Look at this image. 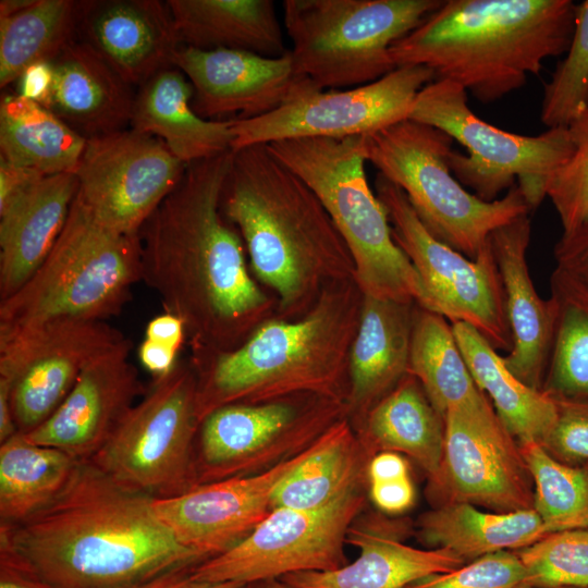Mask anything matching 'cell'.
Returning a JSON list of instances; mask_svg holds the SVG:
<instances>
[{"instance_id": "6da1fadb", "label": "cell", "mask_w": 588, "mask_h": 588, "mask_svg": "<svg viewBox=\"0 0 588 588\" xmlns=\"http://www.w3.org/2000/svg\"><path fill=\"white\" fill-rule=\"evenodd\" d=\"M233 151L187 164L139 231L142 281L184 323L193 350L229 351L273 302L252 278L244 243L222 212Z\"/></svg>"}, {"instance_id": "7a4b0ae2", "label": "cell", "mask_w": 588, "mask_h": 588, "mask_svg": "<svg viewBox=\"0 0 588 588\" xmlns=\"http://www.w3.org/2000/svg\"><path fill=\"white\" fill-rule=\"evenodd\" d=\"M0 552L52 588H137L207 560L175 538L152 498L120 487L89 462H79L44 510L0 524Z\"/></svg>"}, {"instance_id": "3957f363", "label": "cell", "mask_w": 588, "mask_h": 588, "mask_svg": "<svg viewBox=\"0 0 588 588\" xmlns=\"http://www.w3.org/2000/svg\"><path fill=\"white\" fill-rule=\"evenodd\" d=\"M222 212L255 277L277 293L280 318L304 316L328 285L354 279L352 256L322 204L267 145L233 151Z\"/></svg>"}, {"instance_id": "277c9868", "label": "cell", "mask_w": 588, "mask_h": 588, "mask_svg": "<svg viewBox=\"0 0 588 588\" xmlns=\"http://www.w3.org/2000/svg\"><path fill=\"white\" fill-rule=\"evenodd\" d=\"M363 293L354 279L328 285L297 319H268L229 351L193 350L199 422L229 404L310 394L346 403L350 352Z\"/></svg>"}, {"instance_id": "5b68a950", "label": "cell", "mask_w": 588, "mask_h": 588, "mask_svg": "<svg viewBox=\"0 0 588 588\" xmlns=\"http://www.w3.org/2000/svg\"><path fill=\"white\" fill-rule=\"evenodd\" d=\"M575 11L571 0H446L390 53L396 68L427 66L491 103L566 52Z\"/></svg>"}, {"instance_id": "8992f818", "label": "cell", "mask_w": 588, "mask_h": 588, "mask_svg": "<svg viewBox=\"0 0 588 588\" xmlns=\"http://www.w3.org/2000/svg\"><path fill=\"white\" fill-rule=\"evenodd\" d=\"M267 147L322 204L348 248L362 293L428 309L418 273L368 184L363 136L293 138Z\"/></svg>"}, {"instance_id": "52a82bcc", "label": "cell", "mask_w": 588, "mask_h": 588, "mask_svg": "<svg viewBox=\"0 0 588 588\" xmlns=\"http://www.w3.org/2000/svg\"><path fill=\"white\" fill-rule=\"evenodd\" d=\"M138 281L139 235L102 225L75 198L45 261L0 301V340L58 321H106L122 310Z\"/></svg>"}, {"instance_id": "ba28073f", "label": "cell", "mask_w": 588, "mask_h": 588, "mask_svg": "<svg viewBox=\"0 0 588 588\" xmlns=\"http://www.w3.org/2000/svg\"><path fill=\"white\" fill-rule=\"evenodd\" d=\"M363 140L366 160L405 193L425 228L471 260L494 230L530 212L517 183L493 201L467 192L449 166L453 139L439 128L406 119Z\"/></svg>"}, {"instance_id": "9c48e42d", "label": "cell", "mask_w": 588, "mask_h": 588, "mask_svg": "<svg viewBox=\"0 0 588 588\" xmlns=\"http://www.w3.org/2000/svg\"><path fill=\"white\" fill-rule=\"evenodd\" d=\"M442 0H285L296 72L320 88L362 86L396 66L391 46Z\"/></svg>"}, {"instance_id": "30bf717a", "label": "cell", "mask_w": 588, "mask_h": 588, "mask_svg": "<svg viewBox=\"0 0 588 588\" xmlns=\"http://www.w3.org/2000/svg\"><path fill=\"white\" fill-rule=\"evenodd\" d=\"M408 119L439 128L466 147L467 156L450 152L449 166L455 179L471 187L477 197L493 201L517 179L530 210L540 205L548 180L573 148L567 127L527 136L485 122L468 107L464 87L448 79H434L422 87Z\"/></svg>"}, {"instance_id": "8fae6325", "label": "cell", "mask_w": 588, "mask_h": 588, "mask_svg": "<svg viewBox=\"0 0 588 588\" xmlns=\"http://www.w3.org/2000/svg\"><path fill=\"white\" fill-rule=\"evenodd\" d=\"M199 425L193 365L177 362L154 379L88 462L126 490L152 499L177 497L196 486Z\"/></svg>"}, {"instance_id": "7c38bea8", "label": "cell", "mask_w": 588, "mask_h": 588, "mask_svg": "<svg viewBox=\"0 0 588 588\" xmlns=\"http://www.w3.org/2000/svg\"><path fill=\"white\" fill-rule=\"evenodd\" d=\"M376 195L394 242L408 257L428 297V309L474 327L495 350L511 351L502 279L491 244L471 260L438 241L421 223L405 193L380 173Z\"/></svg>"}, {"instance_id": "4fadbf2b", "label": "cell", "mask_w": 588, "mask_h": 588, "mask_svg": "<svg viewBox=\"0 0 588 588\" xmlns=\"http://www.w3.org/2000/svg\"><path fill=\"white\" fill-rule=\"evenodd\" d=\"M434 79L433 71L424 65L397 66L372 83L346 90H326L301 76L275 110L234 119L231 149L293 138L368 135L408 119L418 93Z\"/></svg>"}, {"instance_id": "5bb4252c", "label": "cell", "mask_w": 588, "mask_h": 588, "mask_svg": "<svg viewBox=\"0 0 588 588\" xmlns=\"http://www.w3.org/2000/svg\"><path fill=\"white\" fill-rule=\"evenodd\" d=\"M364 504L356 489L319 509H274L236 546L195 566L192 576L249 585L339 568L347 564L344 546Z\"/></svg>"}, {"instance_id": "9a60e30c", "label": "cell", "mask_w": 588, "mask_h": 588, "mask_svg": "<svg viewBox=\"0 0 588 588\" xmlns=\"http://www.w3.org/2000/svg\"><path fill=\"white\" fill-rule=\"evenodd\" d=\"M345 412L346 403L327 399L306 411L286 400L219 407L199 425L196 486L264 471L306 449Z\"/></svg>"}, {"instance_id": "2e32d148", "label": "cell", "mask_w": 588, "mask_h": 588, "mask_svg": "<svg viewBox=\"0 0 588 588\" xmlns=\"http://www.w3.org/2000/svg\"><path fill=\"white\" fill-rule=\"evenodd\" d=\"M186 167L161 139L132 128L87 138L75 198L102 225L139 234Z\"/></svg>"}, {"instance_id": "e0dca14e", "label": "cell", "mask_w": 588, "mask_h": 588, "mask_svg": "<svg viewBox=\"0 0 588 588\" xmlns=\"http://www.w3.org/2000/svg\"><path fill=\"white\" fill-rule=\"evenodd\" d=\"M126 338L107 321L68 320L0 340V381L20 433L45 422L85 366Z\"/></svg>"}, {"instance_id": "ac0fdd59", "label": "cell", "mask_w": 588, "mask_h": 588, "mask_svg": "<svg viewBox=\"0 0 588 588\" xmlns=\"http://www.w3.org/2000/svg\"><path fill=\"white\" fill-rule=\"evenodd\" d=\"M530 477L520 448L489 401L445 413L443 457L432 479L445 503L465 502L499 513L534 509Z\"/></svg>"}, {"instance_id": "d6986e66", "label": "cell", "mask_w": 588, "mask_h": 588, "mask_svg": "<svg viewBox=\"0 0 588 588\" xmlns=\"http://www.w3.org/2000/svg\"><path fill=\"white\" fill-rule=\"evenodd\" d=\"M314 442L264 471L198 485L173 498L154 499V507L182 544L207 559L219 555L267 517L275 490L310 455Z\"/></svg>"}, {"instance_id": "ffe728a7", "label": "cell", "mask_w": 588, "mask_h": 588, "mask_svg": "<svg viewBox=\"0 0 588 588\" xmlns=\"http://www.w3.org/2000/svg\"><path fill=\"white\" fill-rule=\"evenodd\" d=\"M131 350L126 338L91 359L57 411L25 438L88 462L147 390Z\"/></svg>"}, {"instance_id": "44dd1931", "label": "cell", "mask_w": 588, "mask_h": 588, "mask_svg": "<svg viewBox=\"0 0 588 588\" xmlns=\"http://www.w3.org/2000/svg\"><path fill=\"white\" fill-rule=\"evenodd\" d=\"M172 65L193 86L192 107L203 119H252L275 110L301 77L289 50L278 58L235 49L181 46ZM229 120H231L229 118Z\"/></svg>"}, {"instance_id": "7402d4cb", "label": "cell", "mask_w": 588, "mask_h": 588, "mask_svg": "<svg viewBox=\"0 0 588 588\" xmlns=\"http://www.w3.org/2000/svg\"><path fill=\"white\" fill-rule=\"evenodd\" d=\"M77 36L139 87L172 68L181 47L168 4L159 0H84Z\"/></svg>"}, {"instance_id": "603a6c76", "label": "cell", "mask_w": 588, "mask_h": 588, "mask_svg": "<svg viewBox=\"0 0 588 588\" xmlns=\"http://www.w3.org/2000/svg\"><path fill=\"white\" fill-rule=\"evenodd\" d=\"M529 213L522 215L490 235L502 279L513 345L504 363L524 383L540 389L549 362L556 305L542 299L529 274L526 253L530 242Z\"/></svg>"}, {"instance_id": "cb8c5ba5", "label": "cell", "mask_w": 588, "mask_h": 588, "mask_svg": "<svg viewBox=\"0 0 588 588\" xmlns=\"http://www.w3.org/2000/svg\"><path fill=\"white\" fill-rule=\"evenodd\" d=\"M77 189L74 173L47 175L0 210V301L17 292L45 261Z\"/></svg>"}, {"instance_id": "d4e9b609", "label": "cell", "mask_w": 588, "mask_h": 588, "mask_svg": "<svg viewBox=\"0 0 588 588\" xmlns=\"http://www.w3.org/2000/svg\"><path fill=\"white\" fill-rule=\"evenodd\" d=\"M49 107L86 138L125 130L135 96L131 86L87 44L75 39L52 61Z\"/></svg>"}, {"instance_id": "484cf974", "label": "cell", "mask_w": 588, "mask_h": 588, "mask_svg": "<svg viewBox=\"0 0 588 588\" xmlns=\"http://www.w3.org/2000/svg\"><path fill=\"white\" fill-rule=\"evenodd\" d=\"M347 542L357 547V559L339 568L302 572L280 579L294 588H407L426 577L461 567L464 560L446 548L416 549L383 528L351 526Z\"/></svg>"}, {"instance_id": "4316f807", "label": "cell", "mask_w": 588, "mask_h": 588, "mask_svg": "<svg viewBox=\"0 0 588 588\" xmlns=\"http://www.w3.org/2000/svg\"><path fill=\"white\" fill-rule=\"evenodd\" d=\"M416 305L363 294L350 352L347 412L364 419L408 373Z\"/></svg>"}, {"instance_id": "83f0119b", "label": "cell", "mask_w": 588, "mask_h": 588, "mask_svg": "<svg viewBox=\"0 0 588 588\" xmlns=\"http://www.w3.org/2000/svg\"><path fill=\"white\" fill-rule=\"evenodd\" d=\"M193 86L172 66L160 71L139 87L131 128L161 139L185 164L232 150V120L200 118L192 107Z\"/></svg>"}, {"instance_id": "f1b7e54d", "label": "cell", "mask_w": 588, "mask_h": 588, "mask_svg": "<svg viewBox=\"0 0 588 588\" xmlns=\"http://www.w3.org/2000/svg\"><path fill=\"white\" fill-rule=\"evenodd\" d=\"M181 46L285 54L271 0H167Z\"/></svg>"}, {"instance_id": "f546056e", "label": "cell", "mask_w": 588, "mask_h": 588, "mask_svg": "<svg viewBox=\"0 0 588 588\" xmlns=\"http://www.w3.org/2000/svg\"><path fill=\"white\" fill-rule=\"evenodd\" d=\"M452 329L476 384L492 400L505 429L519 445H542L558 416L555 400L519 380L474 327L457 321Z\"/></svg>"}, {"instance_id": "4dcf8cb0", "label": "cell", "mask_w": 588, "mask_h": 588, "mask_svg": "<svg viewBox=\"0 0 588 588\" xmlns=\"http://www.w3.org/2000/svg\"><path fill=\"white\" fill-rule=\"evenodd\" d=\"M364 448L402 452L432 479L439 474L444 445V417L428 400L419 381L407 373L363 419Z\"/></svg>"}, {"instance_id": "1f68e13d", "label": "cell", "mask_w": 588, "mask_h": 588, "mask_svg": "<svg viewBox=\"0 0 588 588\" xmlns=\"http://www.w3.org/2000/svg\"><path fill=\"white\" fill-rule=\"evenodd\" d=\"M367 455L348 420H336L315 440L310 455L278 487L271 509H319L360 489L367 475Z\"/></svg>"}, {"instance_id": "d6a6232c", "label": "cell", "mask_w": 588, "mask_h": 588, "mask_svg": "<svg viewBox=\"0 0 588 588\" xmlns=\"http://www.w3.org/2000/svg\"><path fill=\"white\" fill-rule=\"evenodd\" d=\"M419 527L428 544L446 548L464 561L523 549L548 534L534 509L487 513L465 502L441 504L422 515Z\"/></svg>"}, {"instance_id": "836d02e7", "label": "cell", "mask_w": 588, "mask_h": 588, "mask_svg": "<svg viewBox=\"0 0 588 588\" xmlns=\"http://www.w3.org/2000/svg\"><path fill=\"white\" fill-rule=\"evenodd\" d=\"M87 138L51 110L17 94L0 101V158L47 176L74 173Z\"/></svg>"}, {"instance_id": "e575fe53", "label": "cell", "mask_w": 588, "mask_h": 588, "mask_svg": "<svg viewBox=\"0 0 588 588\" xmlns=\"http://www.w3.org/2000/svg\"><path fill=\"white\" fill-rule=\"evenodd\" d=\"M408 373L421 384L436 411L477 406L488 401L476 384L443 316L416 305L413 316Z\"/></svg>"}, {"instance_id": "d590c367", "label": "cell", "mask_w": 588, "mask_h": 588, "mask_svg": "<svg viewBox=\"0 0 588 588\" xmlns=\"http://www.w3.org/2000/svg\"><path fill=\"white\" fill-rule=\"evenodd\" d=\"M79 461L17 432L0 443V524L21 523L54 501Z\"/></svg>"}, {"instance_id": "8d00e7d4", "label": "cell", "mask_w": 588, "mask_h": 588, "mask_svg": "<svg viewBox=\"0 0 588 588\" xmlns=\"http://www.w3.org/2000/svg\"><path fill=\"white\" fill-rule=\"evenodd\" d=\"M84 0H36L28 9L0 19V87L30 64L52 62L76 39Z\"/></svg>"}, {"instance_id": "74e56055", "label": "cell", "mask_w": 588, "mask_h": 588, "mask_svg": "<svg viewBox=\"0 0 588 588\" xmlns=\"http://www.w3.org/2000/svg\"><path fill=\"white\" fill-rule=\"evenodd\" d=\"M551 297L556 317L541 390L556 401H588V290L555 268Z\"/></svg>"}, {"instance_id": "f35d334b", "label": "cell", "mask_w": 588, "mask_h": 588, "mask_svg": "<svg viewBox=\"0 0 588 588\" xmlns=\"http://www.w3.org/2000/svg\"><path fill=\"white\" fill-rule=\"evenodd\" d=\"M534 490V510L547 532L588 528V467L556 461L543 445H519Z\"/></svg>"}, {"instance_id": "ab89813d", "label": "cell", "mask_w": 588, "mask_h": 588, "mask_svg": "<svg viewBox=\"0 0 588 588\" xmlns=\"http://www.w3.org/2000/svg\"><path fill=\"white\" fill-rule=\"evenodd\" d=\"M565 53L544 84L540 120L548 128L567 127L588 110V0L576 4Z\"/></svg>"}, {"instance_id": "60d3db41", "label": "cell", "mask_w": 588, "mask_h": 588, "mask_svg": "<svg viewBox=\"0 0 588 588\" xmlns=\"http://www.w3.org/2000/svg\"><path fill=\"white\" fill-rule=\"evenodd\" d=\"M517 555L532 588H588V528L549 532Z\"/></svg>"}, {"instance_id": "b9f144b4", "label": "cell", "mask_w": 588, "mask_h": 588, "mask_svg": "<svg viewBox=\"0 0 588 588\" xmlns=\"http://www.w3.org/2000/svg\"><path fill=\"white\" fill-rule=\"evenodd\" d=\"M567 128L572 152L546 185V196L560 216L563 234L588 224V110Z\"/></svg>"}, {"instance_id": "7bdbcfd3", "label": "cell", "mask_w": 588, "mask_h": 588, "mask_svg": "<svg viewBox=\"0 0 588 588\" xmlns=\"http://www.w3.org/2000/svg\"><path fill=\"white\" fill-rule=\"evenodd\" d=\"M526 581L527 572L519 556L499 551L449 573L420 579L407 588H517Z\"/></svg>"}, {"instance_id": "ee69618b", "label": "cell", "mask_w": 588, "mask_h": 588, "mask_svg": "<svg viewBox=\"0 0 588 588\" xmlns=\"http://www.w3.org/2000/svg\"><path fill=\"white\" fill-rule=\"evenodd\" d=\"M558 416L543 442L563 460L588 463V401H556Z\"/></svg>"}, {"instance_id": "f6af8a7d", "label": "cell", "mask_w": 588, "mask_h": 588, "mask_svg": "<svg viewBox=\"0 0 588 588\" xmlns=\"http://www.w3.org/2000/svg\"><path fill=\"white\" fill-rule=\"evenodd\" d=\"M554 254L556 267L588 290V224L572 233L562 234Z\"/></svg>"}, {"instance_id": "bcb514c9", "label": "cell", "mask_w": 588, "mask_h": 588, "mask_svg": "<svg viewBox=\"0 0 588 588\" xmlns=\"http://www.w3.org/2000/svg\"><path fill=\"white\" fill-rule=\"evenodd\" d=\"M16 82L15 94L49 109L54 86L52 62L39 61L28 65Z\"/></svg>"}, {"instance_id": "7dc6e473", "label": "cell", "mask_w": 588, "mask_h": 588, "mask_svg": "<svg viewBox=\"0 0 588 588\" xmlns=\"http://www.w3.org/2000/svg\"><path fill=\"white\" fill-rule=\"evenodd\" d=\"M370 498L381 511L390 514L402 513L415 500V490L408 477L370 483Z\"/></svg>"}, {"instance_id": "c3c4849f", "label": "cell", "mask_w": 588, "mask_h": 588, "mask_svg": "<svg viewBox=\"0 0 588 588\" xmlns=\"http://www.w3.org/2000/svg\"><path fill=\"white\" fill-rule=\"evenodd\" d=\"M44 176L0 158V210Z\"/></svg>"}, {"instance_id": "681fc988", "label": "cell", "mask_w": 588, "mask_h": 588, "mask_svg": "<svg viewBox=\"0 0 588 588\" xmlns=\"http://www.w3.org/2000/svg\"><path fill=\"white\" fill-rule=\"evenodd\" d=\"M145 339L170 346L180 352L186 331L183 321L175 315L164 311L154 317L146 326Z\"/></svg>"}, {"instance_id": "f907efd6", "label": "cell", "mask_w": 588, "mask_h": 588, "mask_svg": "<svg viewBox=\"0 0 588 588\" xmlns=\"http://www.w3.org/2000/svg\"><path fill=\"white\" fill-rule=\"evenodd\" d=\"M137 354L140 364L154 379L169 373L179 362V351L147 339L139 344Z\"/></svg>"}, {"instance_id": "816d5d0a", "label": "cell", "mask_w": 588, "mask_h": 588, "mask_svg": "<svg viewBox=\"0 0 588 588\" xmlns=\"http://www.w3.org/2000/svg\"><path fill=\"white\" fill-rule=\"evenodd\" d=\"M408 476L407 462L396 452H380L376 454L368 463L367 477L370 483Z\"/></svg>"}, {"instance_id": "f5cc1de1", "label": "cell", "mask_w": 588, "mask_h": 588, "mask_svg": "<svg viewBox=\"0 0 588 588\" xmlns=\"http://www.w3.org/2000/svg\"><path fill=\"white\" fill-rule=\"evenodd\" d=\"M0 588H52L10 555L0 552Z\"/></svg>"}, {"instance_id": "db71d44e", "label": "cell", "mask_w": 588, "mask_h": 588, "mask_svg": "<svg viewBox=\"0 0 588 588\" xmlns=\"http://www.w3.org/2000/svg\"><path fill=\"white\" fill-rule=\"evenodd\" d=\"M193 568L164 574L137 588H245L247 586L235 581L212 583L199 580L192 576Z\"/></svg>"}, {"instance_id": "11a10c76", "label": "cell", "mask_w": 588, "mask_h": 588, "mask_svg": "<svg viewBox=\"0 0 588 588\" xmlns=\"http://www.w3.org/2000/svg\"><path fill=\"white\" fill-rule=\"evenodd\" d=\"M36 0H1L0 19L17 14L35 3Z\"/></svg>"}, {"instance_id": "9f6ffc18", "label": "cell", "mask_w": 588, "mask_h": 588, "mask_svg": "<svg viewBox=\"0 0 588 588\" xmlns=\"http://www.w3.org/2000/svg\"><path fill=\"white\" fill-rule=\"evenodd\" d=\"M258 588H294L282 579H271L258 584Z\"/></svg>"}, {"instance_id": "6f0895ef", "label": "cell", "mask_w": 588, "mask_h": 588, "mask_svg": "<svg viewBox=\"0 0 588 588\" xmlns=\"http://www.w3.org/2000/svg\"><path fill=\"white\" fill-rule=\"evenodd\" d=\"M245 588H258V584H249Z\"/></svg>"}, {"instance_id": "680465c9", "label": "cell", "mask_w": 588, "mask_h": 588, "mask_svg": "<svg viewBox=\"0 0 588 588\" xmlns=\"http://www.w3.org/2000/svg\"><path fill=\"white\" fill-rule=\"evenodd\" d=\"M517 588H532V587H529V586L524 585V586H519V587H517Z\"/></svg>"}]
</instances>
